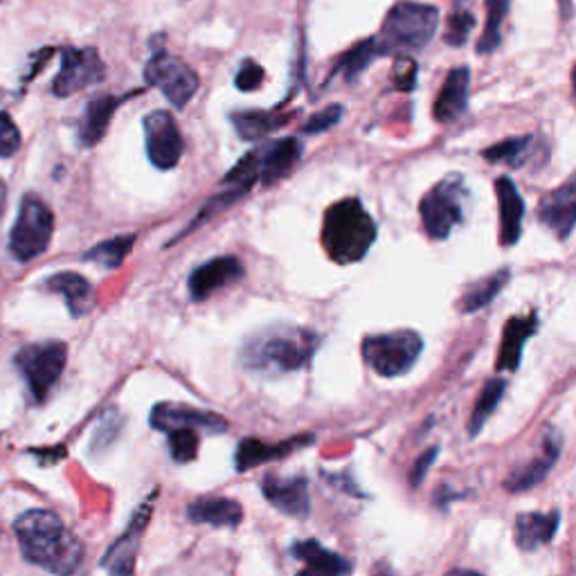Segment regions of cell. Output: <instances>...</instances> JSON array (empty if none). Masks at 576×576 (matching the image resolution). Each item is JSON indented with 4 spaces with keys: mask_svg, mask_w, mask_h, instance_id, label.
I'll use <instances>...</instances> for the list:
<instances>
[{
    "mask_svg": "<svg viewBox=\"0 0 576 576\" xmlns=\"http://www.w3.org/2000/svg\"><path fill=\"white\" fill-rule=\"evenodd\" d=\"M511 0H487V25L478 43L480 55H489V52H496L502 43V23L509 14Z\"/></svg>",
    "mask_w": 576,
    "mask_h": 576,
    "instance_id": "34",
    "label": "cell"
},
{
    "mask_svg": "<svg viewBox=\"0 0 576 576\" xmlns=\"http://www.w3.org/2000/svg\"><path fill=\"white\" fill-rule=\"evenodd\" d=\"M468 200V189L461 176L453 174L439 181L419 203L424 230L431 239H448L453 228L464 221V209Z\"/></svg>",
    "mask_w": 576,
    "mask_h": 576,
    "instance_id": "8",
    "label": "cell"
},
{
    "mask_svg": "<svg viewBox=\"0 0 576 576\" xmlns=\"http://www.w3.org/2000/svg\"><path fill=\"white\" fill-rule=\"evenodd\" d=\"M439 28V10L424 3H396L385 21L383 30L377 36L381 43L383 55L388 52L403 50H424Z\"/></svg>",
    "mask_w": 576,
    "mask_h": 576,
    "instance_id": "5",
    "label": "cell"
},
{
    "mask_svg": "<svg viewBox=\"0 0 576 576\" xmlns=\"http://www.w3.org/2000/svg\"><path fill=\"white\" fill-rule=\"evenodd\" d=\"M261 491H264V498L278 511H282L289 518H306L311 511L308 482L304 476H293V478L267 476L264 482H261Z\"/></svg>",
    "mask_w": 576,
    "mask_h": 576,
    "instance_id": "18",
    "label": "cell"
},
{
    "mask_svg": "<svg viewBox=\"0 0 576 576\" xmlns=\"http://www.w3.org/2000/svg\"><path fill=\"white\" fill-rule=\"evenodd\" d=\"M120 431H122V414L116 407L104 410L99 424H97V431L93 435V442H90L93 455H101L104 450H107L118 439Z\"/></svg>",
    "mask_w": 576,
    "mask_h": 576,
    "instance_id": "35",
    "label": "cell"
},
{
    "mask_svg": "<svg viewBox=\"0 0 576 576\" xmlns=\"http://www.w3.org/2000/svg\"><path fill=\"white\" fill-rule=\"evenodd\" d=\"M437 455H439V448L433 446V448H428L422 457H419V459L414 461V466L410 468V485H412V487H419V485L424 482V478L428 476V470H431V466L435 464Z\"/></svg>",
    "mask_w": 576,
    "mask_h": 576,
    "instance_id": "42",
    "label": "cell"
},
{
    "mask_svg": "<svg viewBox=\"0 0 576 576\" xmlns=\"http://www.w3.org/2000/svg\"><path fill=\"white\" fill-rule=\"evenodd\" d=\"M377 241V224L358 198H343L325 213L323 246L340 267L358 264Z\"/></svg>",
    "mask_w": 576,
    "mask_h": 576,
    "instance_id": "3",
    "label": "cell"
},
{
    "mask_svg": "<svg viewBox=\"0 0 576 576\" xmlns=\"http://www.w3.org/2000/svg\"><path fill=\"white\" fill-rule=\"evenodd\" d=\"M291 554L304 563L297 576H347L351 572V563L345 556L323 547L318 541L293 543Z\"/></svg>",
    "mask_w": 576,
    "mask_h": 576,
    "instance_id": "22",
    "label": "cell"
},
{
    "mask_svg": "<svg viewBox=\"0 0 576 576\" xmlns=\"http://www.w3.org/2000/svg\"><path fill=\"white\" fill-rule=\"evenodd\" d=\"M362 358L379 377L394 379L410 372L424 351V338L412 329L374 334L362 340Z\"/></svg>",
    "mask_w": 576,
    "mask_h": 576,
    "instance_id": "6",
    "label": "cell"
},
{
    "mask_svg": "<svg viewBox=\"0 0 576 576\" xmlns=\"http://www.w3.org/2000/svg\"><path fill=\"white\" fill-rule=\"evenodd\" d=\"M302 159V144L295 138H284L280 142H271L257 146L226 174L224 183L235 187L250 189L254 183L273 185L282 181L295 163Z\"/></svg>",
    "mask_w": 576,
    "mask_h": 576,
    "instance_id": "4",
    "label": "cell"
},
{
    "mask_svg": "<svg viewBox=\"0 0 576 576\" xmlns=\"http://www.w3.org/2000/svg\"><path fill=\"white\" fill-rule=\"evenodd\" d=\"M392 84L403 90L410 93L416 84V64L410 57H399L394 64V75H392Z\"/></svg>",
    "mask_w": 576,
    "mask_h": 576,
    "instance_id": "41",
    "label": "cell"
},
{
    "mask_svg": "<svg viewBox=\"0 0 576 576\" xmlns=\"http://www.w3.org/2000/svg\"><path fill=\"white\" fill-rule=\"evenodd\" d=\"M133 243H135V235H120V237H113V239H107L97 243L95 248H90L84 259L86 261H93V264H99L104 269H120L122 261L127 259V254L133 250Z\"/></svg>",
    "mask_w": 576,
    "mask_h": 576,
    "instance_id": "32",
    "label": "cell"
},
{
    "mask_svg": "<svg viewBox=\"0 0 576 576\" xmlns=\"http://www.w3.org/2000/svg\"><path fill=\"white\" fill-rule=\"evenodd\" d=\"M6 200H8V185L3 178H0V215H3L6 209Z\"/></svg>",
    "mask_w": 576,
    "mask_h": 576,
    "instance_id": "43",
    "label": "cell"
},
{
    "mask_svg": "<svg viewBox=\"0 0 576 576\" xmlns=\"http://www.w3.org/2000/svg\"><path fill=\"white\" fill-rule=\"evenodd\" d=\"M243 264L237 259V257H215L205 261L203 267L194 269L192 275H189V295L192 300L196 302H203L207 300L213 293L239 282L243 278Z\"/></svg>",
    "mask_w": 576,
    "mask_h": 576,
    "instance_id": "17",
    "label": "cell"
},
{
    "mask_svg": "<svg viewBox=\"0 0 576 576\" xmlns=\"http://www.w3.org/2000/svg\"><path fill=\"white\" fill-rule=\"evenodd\" d=\"M43 289L50 293H59L66 300V306L70 311L73 318H84L88 313L95 308L97 302V293L95 286L79 273L73 271H64L57 275H50L43 282Z\"/></svg>",
    "mask_w": 576,
    "mask_h": 576,
    "instance_id": "20",
    "label": "cell"
},
{
    "mask_svg": "<svg viewBox=\"0 0 576 576\" xmlns=\"http://www.w3.org/2000/svg\"><path fill=\"white\" fill-rule=\"evenodd\" d=\"M21 146V131L8 113H0V159H12Z\"/></svg>",
    "mask_w": 576,
    "mask_h": 576,
    "instance_id": "38",
    "label": "cell"
},
{
    "mask_svg": "<svg viewBox=\"0 0 576 576\" xmlns=\"http://www.w3.org/2000/svg\"><path fill=\"white\" fill-rule=\"evenodd\" d=\"M474 28H476V17H474V14L466 12V10L453 12V14L448 17V21H446L444 41H446L448 45H455V47H459V45H464V43H466L468 34L474 32Z\"/></svg>",
    "mask_w": 576,
    "mask_h": 576,
    "instance_id": "37",
    "label": "cell"
},
{
    "mask_svg": "<svg viewBox=\"0 0 576 576\" xmlns=\"http://www.w3.org/2000/svg\"><path fill=\"white\" fill-rule=\"evenodd\" d=\"M539 221L558 239H567L576 228V172L539 203Z\"/></svg>",
    "mask_w": 576,
    "mask_h": 576,
    "instance_id": "16",
    "label": "cell"
},
{
    "mask_svg": "<svg viewBox=\"0 0 576 576\" xmlns=\"http://www.w3.org/2000/svg\"><path fill=\"white\" fill-rule=\"evenodd\" d=\"M561 446H563L561 435L554 428H547L534 457L525 464H520L515 470H511V476L504 482V489L509 493H522V491H530V489L539 487L547 478L550 470L554 468V464L561 455Z\"/></svg>",
    "mask_w": 576,
    "mask_h": 576,
    "instance_id": "15",
    "label": "cell"
},
{
    "mask_svg": "<svg viewBox=\"0 0 576 576\" xmlns=\"http://www.w3.org/2000/svg\"><path fill=\"white\" fill-rule=\"evenodd\" d=\"M446 576H482V574H478V572H474V569H453V572H448Z\"/></svg>",
    "mask_w": 576,
    "mask_h": 576,
    "instance_id": "44",
    "label": "cell"
},
{
    "mask_svg": "<svg viewBox=\"0 0 576 576\" xmlns=\"http://www.w3.org/2000/svg\"><path fill=\"white\" fill-rule=\"evenodd\" d=\"M496 196L500 209V243L504 248L515 246L522 235V219H525V203L511 178L502 176L496 181Z\"/></svg>",
    "mask_w": 576,
    "mask_h": 576,
    "instance_id": "24",
    "label": "cell"
},
{
    "mask_svg": "<svg viewBox=\"0 0 576 576\" xmlns=\"http://www.w3.org/2000/svg\"><path fill=\"white\" fill-rule=\"evenodd\" d=\"M343 118V107L340 104H334V107H327L325 111L316 113L313 118H308V122L302 127V131L306 135H313V133H325L329 131L332 127H336Z\"/></svg>",
    "mask_w": 576,
    "mask_h": 576,
    "instance_id": "39",
    "label": "cell"
},
{
    "mask_svg": "<svg viewBox=\"0 0 576 576\" xmlns=\"http://www.w3.org/2000/svg\"><path fill=\"white\" fill-rule=\"evenodd\" d=\"M561 525V513L550 511H525L515 518V545L522 552H534L543 545H550L558 532Z\"/></svg>",
    "mask_w": 576,
    "mask_h": 576,
    "instance_id": "23",
    "label": "cell"
},
{
    "mask_svg": "<svg viewBox=\"0 0 576 576\" xmlns=\"http://www.w3.org/2000/svg\"><path fill=\"white\" fill-rule=\"evenodd\" d=\"M572 93H574V101H576V66L572 70Z\"/></svg>",
    "mask_w": 576,
    "mask_h": 576,
    "instance_id": "45",
    "label": "cell"
},
{
    "mask_svg": "<svg viewBox=\"0 0 576 576\" xmlns=\"http://www.w3.org/2000/svg\"><path fill=\"white\" fill-rule=\"evenodd\" d=\"M379 57H383V50H381V43H379L377 36L358 41L354 47H349L345 55L338 59V64L332 70V77L343 75L347 81L356 79L365 68H368Z\"/></svg>",
    "mask_w": 576,
    "mask_h": 576,
    "instance_id": "29",
    "label": "cell"
},
{
    "mask_svg": "<svg viewBox=\"0 0 576 576\" xmlns=\"http://www.w3.org/2000/svg\"><path fill=\"white\" fill-rule=\"evenodd\" d=\"M507 392V381L504 379H489L476 401V407H474V414H470V422H468V433L470 437H478L485 428V424L489 422V416L496 412L498 403L502 401Z\"/></svg>",
    "mask_w": 576,
    "mask_h": 576,
    "instance_id": "31",
    "label": "cell"
},
{
    "mask_svg": "<svg viewBox=\"0 0 576 576\" xmlns=\"http://www.w3.org/2000/svg\"><path fill=\"white\" fill-rule=\"evenodd\" d=\"M311 442H313L311 435L291 437V439L280 442V444H269V442H261V439H243V442L237 446L235 466H237L239 474H243V470H250V468H254V466H261V464H267V461L286 457V455H291L293 450H297V448H302V446H308Z\"/></svg>",
    "mask_w": 576,
    "mask_h": 576,
    "instance_id": "25",
    "label": "cell"
},
{
    "mask_svg": "<svg viewBox=\"0 0 576 576\" xmlns=\"http://www.w3.org/2000/svg\"><path fill=\"white\" fill-rule=\"evenodd\" d=\"M509 278H511L509 269H502V271H496V273L474 282L461 293L459 304H457L459 311L461 313H476V311L489 306L496 300V295L507 286Z\"/></svg>",
    "mask_w": 576,
    "mask_h": 576,
    "instance_id": "28",
    "label": "cell"
},
{
    "mask_svg": "<svg viewBox=\"0 0 576 576\" xmlns=\"http://www.w3.org/2000/svg\"><path fill=\"white\" fill-rule=\"evenodd\" d=\"M539 332V318L536 313H530V316L522 318H511L504 325L502 332V343H500V354L496 360V370L498 372H515L520 368L522 351H525L528 340Z\"/></svg>",
    "mask_w": 576,
    "mask_h": 576,
    "instance_id": "21",
    "label": "cell"
},
{
    "mask_svg": "<svg viewBox=\"0 0 576 576\" xmlns=\"http://www.w3.org/2000/svg\"><path fill=\"white\" fill-rule=\"evenodd\" d=\"M124 99L127 97L99 95L93 101H88V107L79 122V140L84 146H95L104 135H107L109 124Z\"/></svg>",
    "mask_w": 576,
    "mask_h": 576,
    "instance_id": "27",
    "label": "cell"
},
{
    "mask_svg": "<svg viewBox=\"0 0 576 576\" xmlns=\"http://www.w3.org/2000/svg\"><path fill=\"white\" fill-rule=\"evenodd\" d=\"M149 422H151L153 431H161V433L189 428V431H203V433H209V435H219V433L228 431V422L224 416H219L215 412L196 410V407L185 405V403L153 405V410L149 414Z\"/></svg>",
    "mask_w": 576,
    "mask_h": 576,
    "instance_id": "14",
    "label": "cell"
},
{
    "mask_svg": "<svg viewBox=\"0 0 576 576\" xmlns=\"http://www.w3.org/2000/svg\"><path fill=\"white\" fill-rule=\"evenodd\" d=\"M532 149H534V138L520 135V138H507V140L489 146L482 155L489 163L522 167L528 161V155L532 153Z\"/></svg>",
    "mask_w": 576,
    "mask_h": 576,
    "instance_id": "33",
    "label": "cell"
},
{
    "mask_svg": "<svg viewBox=\"0 0 576 576\" xmlns=\"http://www.w3.org/2000/svg\"><path fill=\"white\" fill-rule=\"evenodd\" d=\"M320 347L316 332L278 325L248 338L241 347V365L259 377H284L308 368Z\"/></svg>",
    "mask_w": 576,
    "mask_h": 576,
    "instance_id": "2",
    "label": "cell"
},
{
    "mask_svg": "<svg viewBox=\"0 0 576 576\" xmlns=\"http://www.w3.org/2000/svg\"><path fill=\"white\" fill-rule=\"evenodd\" d=\"M142 127L151 165L163 172L174 170L181 163V155L185 151V140L174 116L167 111H153L144 118Z\"/></svg>",
    "mask_w": 576,
    "mask_h": 576,
    "instance_id": "11",
    "label": "cell"
},
{
    "mask_svg": "<svg viewBox=\"0 0 576 576\" xmlns=\"http://www.w3.org/2000/svg\"><path fill=\"white\" fill-rule=\"evenodd\" d=\"M144 79L149 86L161 88L176 109L187 107L198 90V75L170 52H155L144 68Z\"/></svg>",
    "mask_w": 576,
    "mask_h": 576,
    "instance_id": "10",
    "label": "cell"
},
{
    "mask_svg": "<svg viewBox=\"0 0 576 576\" xmlns=\"http://www.w3.org/2000/svg\"><path fill=\"white\" fill-rule=\"evenodd\" d=\"M261 81H264V68H261L257 62L252 59H246L235 77V86L241 90V93H252L261 86Z\"/></svg>",
    "mask_w": 576,
    "mask_h": 576,
    "instance_id": "40",
    "label": "cell"
},
{
    "mask_svg": "<svg viewBox=\"0 0 576 576\" xmlns=\"http://www.w3.org/2000/svg\"><path fill=\"white\" fill-rule=\"evenodd\" d=\"M52 232H55V215L36 194H28L21 200L19 217L10 232L12 257L25 264V261L43 254L50 246Z\"/></svg>",
    "mask_w": 576,
    "mask_h": 576,
    "instance_id": "9",
    "label": "cell"
},
{
    "mask_svg": "<svg viewBox=\"0 0 576 576\" xmlns=\"http://www.w3.org/2000/svg\"><path fill=\"white\" fill-rule=\"evenodd\" d=\"M155 498H159V491H153L146 498V502H142L133 511L124 534L107 550V554L101 556V567L107 569L111 576H133L140 541H142L149 520H151V511H153Z\"/></svg>",
    "mask_w": 576,
    "mask_h": 576,
    "instance_id": "13",
    "label": "cell"
},
{
    "mask_svg": "<svg viewBox=\"0 0 576 576\" xmlns=\"http://www.w3.org/2000/svg\"><path fill=\"white\" fill-rule=\"evenodd\" d=\"M167 435H170V453H172L176 464H189V461L196 459V455H198L196 431L181 428V431H172Z\"/></svg>",
    "mask_w": 576,
    "mask_h": 576,
    "instance_id": "36",
    "label": "cell"
},
{
    "mask_svg": "<svg viewBox=\"0 0 576 576\" xmlns=\"http://www.w3.org/2000/svg\"><path fill=\"white\" fill-rule=\"evenodd\" d=\"M187 518L196 522V525L235 530L243 520V509L232 498H198L187 507Z\"/></svg>",
    "mask_w": 576,
    "mask_h": 576,
    "instance_id": "26",
    "label": "cell"
},
{
    "mask_svg": "<svg viewBox=\"0 0 576 576\" xmlns=\"http://www.w3.org/2000/svg\"><path fill=\"white\" fill-rule=\"evenodd\" d=\"M104 79H107V66L95 47H66L62 52V70L52 81V93L57 97H68Z\"/></svg>",
    "mask_w": 576,
    "mask_h": 576,
    "instance_id": "12",
    "label": "cell"
},
{
    "mask_svg": "<svg viewBox=\"0 0 576 576\" xmlns=\"http://www.w3.org/2000/svg\"><path fill=\"white\" fill-rule=\"evenodd\" d=\"M468 88H470V70L466 66L461 68H453L444 84L442 90L435 99V107H433V116L437 122L442 124H450L455 120H459L466 109H468Z\"/></svg>",
    "mask_w": 576,
    "mask_h": 576,
    "instance_id": "19",
    "label": "cell"
},
{
    "mask_svg": "<svg viewBox=\"0 0 576 576\" xmlns=\"http://www.w3.org/2000/svg\"><path fill=\"white\" fill-rule=\"evenodd\" d=\"M14 532L23 556L50 574L70 576L84 558L81 541L52 511H25L17 518Z\"/></svg>",
    "mask_w": 576,
    "mask_h": 576,
    "instance_id": "1",
    "label": "cell"
},
{
    "mask_svg": "<svg viewBox=\"0 0 576 576\" xmlns=\"http://www.w3.org/2000/svg\"><path fill=\"white\" fill-rule=\"evenodd\" d=\"M68 345L62 340H43L25 345L14 356V365L19 374L25 379L32 399L36 403H45L52 388H55L66 370Z\"/></svg>",
    "mask_w": 576,
    "mask_h": 576,
    "instance_id": "7",
    "label": "cell"
},
{
    "mask_svg": "<svg viewBox=\"0 0 576 576\" xmlns=\"http://www.w3.org/2000/svg\"><path fill=\"white\" fill-rule=\"evenodd\" d=\"M289 122L280 111H241L232 116V124L243 140H259Z\"/></svg>",
    "mask_w": 576,
    "mask_h": 576,
    "instance_id": "30",
    "label": "cell"
}]
</instances>
